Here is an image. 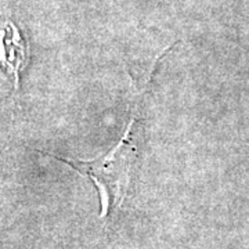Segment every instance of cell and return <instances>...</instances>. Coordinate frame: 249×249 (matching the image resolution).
<instances>
[{"label":"cell","mask_w":249,"mask_h":249,"mask_svg":"<svg viewBox=\"0 0 249 249\" xmlns=\"http://www.w3.org/2000/svg\"><path fill=\"white\" fill-rule=\"evenodd\" d=\"M27 45L22 40L14 24L6 21L0 25V61L14 75L16 86L18 85V73L27 61Z\"/></svg>","instance_id":"2"},{"label":"cell","mask_w":249,"mask_h":249,"mask_svg":"<svg viewBox=\"0 0 249 249\" xmlns=\"http://www.w3.org/2000/svg\"><path fill=\"white\" fill-rule=\"evenodd\" d=\"M134 114L136 111H133L132 119L121 140L116 142L114 148H111L107 154L101 157L89 160H72L46 152L47 155H52L55 160H62L78 173L85 175L94 181L101 198L100 217H106L109 212L121 206L126 190L129 187L130 170L136 160V144L132 139Z\"/></svg>","instance_id":"1"}]
</instances>
